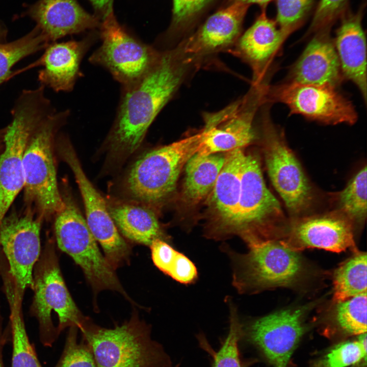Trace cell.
I'll list each match as a JSON object with an SVG mask.
<instances>
[{"label":"cell","instance_id":"1","mask_svg":"<svg viewBox=\"0 0 367 367\" xmlns=\"http://www.w3.org/2000/svg\"><path fill=\"white\" fill-rule=\"evenodd\" d=\"M195 65L179 47L161 51L144 76L122 87L117 114L106 140L112 153L127 158L140 147L158 114Z\"/></svg>","mask_w":367,"mask_h":367},{"label":"cell","instance_id":"2","mask_svg":"<svg viewBox=\"0 0 367 367\" xmlns=\"http://www.w3.org/2000/svg\"><path fill=\"white\" fill-rule=\"evenodd\" d=\"M33 300L30 315L39 324L41 343L50 347L67 328L80 330L89 321L77 307L60 269L54 239L48 238L33 273Z\"/></svg>","mask_w":367,"mask_h":367},{"label":"cell","instance_id":"3","mask_svg":"<svg viewBox=\"0 0 367 367\" xmlns=\"http://www.w3.org/2000/svg\"><path fill=\"white\" fill-rule=\"evenodd\" d=\"M69 111H56L35 127L28 141L23 166L24 196L28 207L48 219L64 207L57 182L54 151L58 130L66 123Z\"/></svg>","mask_w":367,"mask_h":367},{"label":"cell","instance_id":"4","mask_svg":"<svg viewBox=\"0 0 367 367\" xmlns=\"http://www.w3.org/2000/svg\"><path fill=\"white\" fill-rule=\"evenodd\" d=\"M98 367H171L163 347L151 337V327L134 312L112 328L91 320L80 330Z\"/></svg>","mask_w":367,"mask_h":367},{"label":"cell","instance_id":"5","mask_svg":"<svg viewBox=\"0 0 367 367\" xmlns=\"http://www.w3.org/2000/svg\"><path fill=\"white\" fill-rule=\"evenodd\" d=\"M55 111L41 85L22 90L14 103L0 154V222L23 188V160L30 136L37 124Z\"/></svg>","mask_w":367,"mask_h":367},{"label":"cell","instance_id":"6","mask_svg":"<svg viewBox=\"0 0 367 367\" xmlns=\"http://www.w3.org/2000/svg\"><path fill=\"white\" fill-rule=\"evenodd\" d=\"M202 137L200 131L140 156L125 177L129 197L150 206L166 202L174 192L183 167L198 151Z\"/></svg>","mask_w":367,"mask_h":367},{"label":"cell","instance_id":"7","mask_svg":"<svg viewBox=\"0 0 367 367\" xmlns=\"http://www.w3.org/2000/svg\"><path fill=\"white\" fill-rule=\"evenodd\" d=\"M61 195L64 207L55 216L56 246L82 269L94 294L104 290H112L133 303L121 284L115 270L100 251L86 219L72 197L65 192Z\"/></svg>","mask_w":367,"mask_h":367},{"label":"cell","instance_id":"8","mask_svg":"<svg viewBox=\"0 0 367 367\" xmlns=\"http://www.w3.org/2000/svg\"><path fill=\"white\" fill-rule=\"evenodd\" d=\"M248 247L245 254L225 248L231 260L232 285L240 294L290 285L302 273V261L298 251L282 240L267 238Z\"/></svg>","mask_w":367,"mask_h":367},{"label":"cell","instance_id":"9","mask_svg":"<svg viewBox=\"0 0 367 367\" xmlns=\"http://www.w3.org/2000/svg\"><path fill=\"white\" fill-rule=\"evenodd\" d=\"M99 27L102 43L89 61L108 70L122 87L141 78L159 59L161 51L137 40L120 25L113 7L103 15Z\"/></svg>","mask_w":367,"mask_h":367},{"label":"cell","instance_id":"10","mask_svg":"<svg viewBox=\"0 0 367 367\" xmlns=\"http://www.w3.org/2000/svg\"><path fill=\"white\" fill-rule=\"evenodd\" d=\"M264 151L269 176L289 211L300 215L310 206L313 191L298 160L288 146L283 131L263 114Z\"/></svg>","mask_w":367,"mask_h":367},{"label":"cell","instance_id":"11","mask_svg":"<svg viewBox=\"0 0 367 367\" xmlns=\"http://www.w3.org/2000/svg\"><path fill=\"white\" fill-rule=\"evenodd\" d=\"M265 89L258 86L244 97L217 112L204 115L202 139L196 153L200 156L243 148L255 138L253 121L265 103Z\"/></svg>","mask_w":367,"mask_h":367},{"label":"cell","instance_id":"12","mask_svg":"<svg viewBox=\"0 0 367 367\" xmlns=\"http://www.w3.org/2000/svg\"><path fill=\"white\" fill-rule=\"evenodd\" d=\"M56 147L74 174L84 202L87 225L107 261L115 270L129 262L130 247L119 232L106 201L85 174L69 140L60 136Z\"/></svg>","mask_w":367,"mask_h":367},{"label":"cell","instance_id":"13","mask_svg":"<svg viewBox=\"0 0 367 367\" xmlns=\"http://www.w3.org/2000/svg\"><path fill=\"white\" fill-rule=\"evenodd\" d=\"M43 219L30 207L22 213L12 212L0 222V248L6 259L15 295L23 300L33 289V273L41 252Z\"/></svg>","mask_w":367,"mask_h":367},{"label":"cell","instance_id":"14","mask_svg":"<svg viewBox=\"0 0 367 367\" xmlns=\"http://www.w3.org/2000/svg\"><path fill=\"white\" fill-rule=\"evenodd\" d=\"M267 102L285 104L290 114L300 115L325 124L352 125L357 114L352 102L335 87L329 85L286 82L268 87Z\"/></svg>","mask_w":367,"mask_h":367},{"label":"cell","instance_id":"15","mask_svg":"<svg viewBox=\"0 0 367 367\" xmlns=\"http://www.w3.org/2000/svg\"><path fill=\"white\" fill-rule=\"evenodd\" d=\"M280 205L267 187L257 156L245 154L241 180L238 209L231 235L248 245L266 238L269 227L282 218Z\"/></svg>","mask_w":367,"mask_h":367},{"label":"cell","instance_id":"16","mask_svg":"<svg viewBox=\"0 0 367 367\" xmlns=\"http://www.w3.org/2000/svg\"><path fill=\"white\" fill-rule=\"evenodd\" d=\"M301 309H284L257 319L243 333L263 353L274 367H287L304 329Z\"/></svg>","mask_w":367,"mask_h":367},{"label":"cell","instance_id":"17","mask_svg":"<svg viewBox=\"0 0 367 367\" xmlns=\"http://www.w3.org/2000/svg\"><path fill=\"white\" fill-rule=\"evenodd\" d=\"M282 241L296 251L312 248L340 252L355 248L353 223L339 212L297 218Z\"/></svg>","mask_w":367,"mask_h":367},{"label":"cell","instance_id":"18","mask_svg":"<svg viewBox=\"0 0 367 367\" xmlns=\"http://www.w3.org/2000/svg\"><path fill=\"white\" fill-rule=\"evenodd\" d=\"M249 6L240 2H230L211 15L179 47L197 64L204 57L231 49L240 37Z\"/></svg>","mask_w":367,"mask_h":367},{"label":"cell","instance_id":"19","mask_svg":"<svg viewBox=\"0 0 367 367\" xmlns=\"http://www.w3.org/2000/svg\"><path fill=\"white\" fill-rule=\"evenodd\" d=\"M245 156L243 148L226 152L223 166L207 197L212 220L208 234L212 238L224 239L231 235L238 212Z\"/></svg>","mask_w":367,"mask_h":367},{"label":"cell","instance_id":"20","mask_svg":"<svg viewBox=\"0 0 367 367\" xmlns=\"http://www.w3.org/2000/svg\"><path fill=\"white\" fill-rule=\"evenodd\" d=\"M330 29L314 33L291 69L287 82L338 87L344 78Z\"/></svg>","mask_w":367,"mask_h":367},{"label":"cell","instance_id":"21","mask_svg":"<svg viewBox=\"0 0 367 367\" xmlns=\"http://www.w3.org/2000/svg\"><path fill=\"white\" fill-rule=\"evenodd\" d=\"M363 5L356 12L348 8L339 18L334 41L344 78L353 83L366 101V43L362 28Z\"/></svg>","mask_w":367,"mask_h":367},{"label":"cell","instance_id":"22","mask_svg":"<svg viewBox=\"0 0 367 367\" xmlns=\"http://www.w3.org/2000/svg\"><path fill=\"white\" fill-rule=\"evenodd\" d=\"M50 43L67 35L99 27L97 16L85 11L76 0H38L25 12Z\"/></svg>","mask_w":367,"mask_h":367},{"label":"cell","instance_id":"23","mask_svg":"<svg viewBox=\"0 0 367 367\" xmlns=\"http://www.w3.org/2000/svg\"><path fill=\"white\" fill-rule=\"evenodd\" d=\"M262 8L253 24L230 51L250 66L253 84L263 82L271 60L286 39L275 20L267 16L266 7Z\"/></svg>","mask_w":367,"mask_h":367},{"label":"cell","instance_id":"24","mask_svg":"<svg viewBox=\"0 0 367 367\" xmlns=\"http://www.w3.org/2000/svg\"><path fill=\"white\" fill-rule=\"evenodd\" d=\"M92 41L86 39L49 44L38 62L43 67L38 74L40 85L57 92L72 90L81 76L80 64Z\"/></svg>","mask_w":367,"mask_h":367},{"label":"cell","instance_id":"25","mask_svg":"<svg viewBox=\"0 0 367 367\" xmlns=\"http://www.w3.org/2000/svg\"><path fill=\"white\" fill-rule=\"evenodd\" d=\"M108 206L119 232L130 241L148 246L157 239L167 241L168 238L151 209L127 203Z\"/></svg>","mask_w":367,"mask_h":367},{"label":"cell","instance_id":"26","mask_svg":"<svg viewBox=\"0 0 367 367\" xmlns=\"http://www.w3.org/2000/svg\"><path fill=\"white\" fill-rule=\"evenodd\" d=\"M226 152L206 156L196 153L185 165V177L181 191L182 200L195 205L208 197L223 166Z\"/></svg>","mask_w":367,"mask_h":367},{"label":"cell","instance_id":"27","mask_svg":"<svg viewBox=\"0 0 367 367\" xmlns=\"http://www.w3.org/2000/svg\"><path fill=\"white\" fill-rule=\"evenodd\" d=\"M366 254L358 252L335 271L333 300L339 302L366 293Z\"/></svg>","mask_w":367,"mask_h":367},{"label":"cell","instance_id":"28","mask_svg":"<svg viewBox=\"0 0 367 367\" xmlns=\"http://www.w3.org/2000/svg\"><path fill=\"white\" fill-rule=\"evenodd\" d=\"M10 309V323L13 344L12 367H42L27 335L22 312V301L14 293L7 294Z\"/></svg>","mask_w":367,"mask_h":367},{"label":"cell","instance_id":"29","mask_svg":"<svg viewBox=\"0 0 367 367\" xmlns=\"http://www.w3.org/2000/svg\"><path fill=\"white\" fill-rule=\"evenodd\" d=\"M50 43L36 25L21 38L0 43V85L8 77L15 64L28 56L44 49Z\"/></svg>","mask_w":367,"mask_h":367},{"label":"cell","instance_id":"30","mask_svg":"<svg viewBox=\"0 0 367 367\" xmlns=\"http://www.w3.org/2000/svg\"><path fill=\"white\" fill-rule=\"evenodd\" d=\"M339 211L353 224L362 223L366 217V167L349 181L338 197Z\"/></svg>","mask_w":367,"mask_h":367},{"label":"cell","instance_id":"31","mask_svg":"<svg viewBox=\"0 0 367 367\" xmlns=\"http://www.w3.org/2000/svg\"><path fill=\"white\" fill-rule=\"evenodd\" d=\"M366 293L337 302L335 319L345 333L360 335L366 332Z\"/></svg>","mask_w":367,"mask_h":367},{"label":"cell","instance_id":"32","mask_svg":"<svg viewBox=\"0 0 367 367\" xmlns=\"http://www.w3.org/2000/svg\"><path fill=\"white\" fill-rule=\"evenodd\" d=\"M315 0H276L275 21L286 38L300 28L312 12Z\"/></svg>","mask_w":367,"mask_h":367},{"label":"cell","instance_id":"33","mask_svg":"<svg viewBox=\"0 0 367 367\" xmlns=\"http://www.w3.org/2000/svg\"><path fill=\"white\" fill-rule=\"evenodd\" d=\"M229 306V332L221 348L214 356L212 367H242L239 342L243 336V326L235 307L232 304Z\"/></svg>","mask_w":367,"mask_h":367},{"label":"cell","instance_id":"34","mask_svg":"<svg viewBox=\"0 0 367 367\" xmlns=\"http://www.w3.org/2000/svg\"><path fill=\"white\" fill-rule=\"evenodd\" d=\"M366 333L359 335L357 340L342 343L335 346L318 363L319 367H347L361 360L366 361Z\"/></svg>","mask_w":367,"mask_h":367},{"label":"cell","instance_id":"35","mask_svg":"<svg viewBox=\"0 0 367 367\" xmlns=\"http://www.w3.org/2000/svg\"><path fill=\"white\" fill-rule=\"evenodd\" d=\"M78 328H69L64 348L55 367H98L88 344L77 340Z\"/></svg>","mask_w":367,"mask_h":367},{"label":"cell","instance_id":"36","mask_svg":"<svg viewBox=\"0 0 367 367\" xmlns=\"http://www.w3.org/2000/svg\"><path fill=\"white\" fill-rule=\"evenodd\" d=\"M348 0H320L306 36L326 29H331L346 10Z\"/></svg>","mask_w":367,"mask_h":367},{"label":"cell","instance_id":"37","mask_svg":"<svg viewBox=\"0 0 367 367\" xmlns=\"http://www.w3.org/2000/svg\"><path fill=\"white\" fill-rule=\"evenodd\" d=\"M213 0H173L172 29L179 31L192 20Z\"/></svg>","mask_w":367,"mask_h":367},{"label":"cell","instance_id":"38","mask_svg":"<svg viewBox=\"0 0 367 367\" xmlns=\"http://www.w3.org/2000/svg\"><path fill=\"white\" fill-rule=\"evenodd\" d=\"M183 284H190L198 277L197 270L194 263L185 254L176 252L168 275Z\"/></svg>","mask_w":367,"mask_h":367},{"label":"cell","instance_id":"39","mask_svg":"<svg viewBox=\"0 0 367 367\" xmlns=\"http://www.w3.org/2000/svg\"><path fill=\"white\" fill-rule=\"evenodd\" d=\"M149 247L154 265L168 275L177 251L166 241L161 239L153 241Z\"/></svg>","mask_w":367,"mask_h":367},{"label":"cell","instance_id":"40","mask_svg":"<svg viewBox=\"0 0 367 367\" xmlns=\"http://www.w3.org/2000/svg\"><path fill=\"white\" fill-rule=\"evenodd\" d=\"M95 9L103 15L113 7V0H89ZM102 15V16H103Z\"/></svg>","mask_w":367,"mask_h":367},{"label":"cell","instance_id":"41","mask_svg":"<svg viewBox=\"0 0 367 367\" xmlns=\"http://www.w3.org/2000/svg\"><path fill=\"white\" fill-rule=\"evenodd\" d=\"M273 0H229L230 2H240L248 5L250 4H256L262 8L266 7V6Z\"/></svg>","mask_w":367,"mask_h":367},{"label":"cell","instance_id":"42","mask_svg":"<svg viewBox=\"0 0 367 367\" xmlns=\"http://www.w3.org/2000/svg\"><path fill=\"white\" fill-rule=\"evenodd\" d=\"M8 30L4 23L0 21V43L7 42Z\"/></svg>","mask_w":367,"mask_h":367},{"label":"cell","instance_id":"43","mask_svg":"<svg viewBox=\"0 0 367 367\" xmlns=\"http://www.w3.org/2000/svg\"><path fill=\"white\" fill-rule=\"evenodd\" d=\"M6 130V126L0 128V154L2 153L4 146V139Z\"/></svg>","mask_w":367,"mask_h":367},{"label":"cell","instance_id":"44","mask_svg":"<svg viewBox=\"0 0 367 367\" xmlns=\"http://www.w3.org/2000/svg\"><path fill=\"white\" fill-rule=\"evenodd\" d=\"M5 335L4 333L0 335V367H4L3 363V360H2V347L3 346L4 343H5Z\"/></svg>","mask_w":367,"mask_h":367},{"label":"cell","instance_id":"45","mask_svg":"<svg viewBox=\"0 0 367 367\" xmlns=\"http://www.w3.org/2000/svg\"><path fill=\"white\" fill-rule=\"evenodd\" d=\"M3 318L2 314L1 307V301H0V335L4 333L3 331Z\"/></svg>","mask_w":367,"mask_h":367},{"label":"cell","instance_id":"46","mask_svg":"<svg viewBox=\"0 0 367 367\" xmlns=\"http://www.w3.org/2000/svg\"><path fill=\"white\" fill-rule=\"evenodd\" d=\"M171 367H173V366H171ZM174 367H177V366H174Z\"/></svg>","mask_w":367,"mask_h":367}]
</instances>
